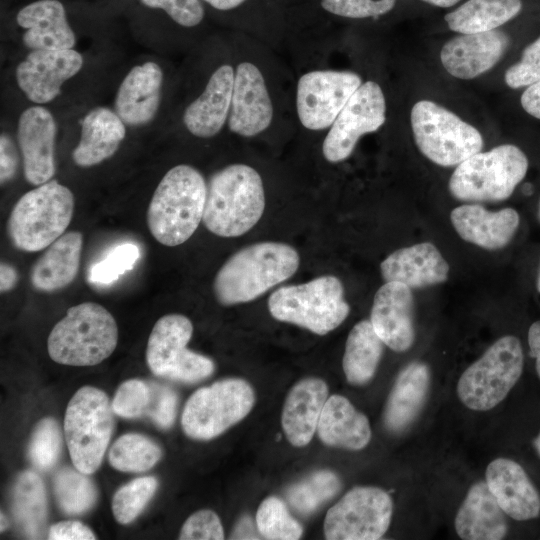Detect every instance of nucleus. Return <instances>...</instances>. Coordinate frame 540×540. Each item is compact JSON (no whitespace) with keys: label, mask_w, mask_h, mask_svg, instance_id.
Masks as SVG:
<instances>
[{"label":"nucleus","mask_w":540,"mask_h":540,"mask_svg":"<svg viewBox=\"0 0 540 540\" xmlns=\"http://www.w3.org/2000/svg\"><path fill=\"white\" fill-rule=\"evenodd\" d=\"M0 522H1V526H0L1 529L0 530H1V532H3L8 526V521H7V519H6V517H5V515L3 513H1V521Z\"/></svg>","instance_id":"58"},{"label":"nucleus","mask_w":540,"mask_h":540,"mask_svg":"<svg viewBox=\"0 0 540 540\" xmlns=\"http://www.w3.org/2000/svg\"><path fill=\"white\" fill-rule=\"evenodd\" d=\"M341 489L339 477L330 470H318L293 484L286 493L291 507L302 515L315 512Z\"/></svg>","instance_id":"36"},{"label":"nucleus","mask_w":540,"mask_h":540,"mask_svg":"<svg viewBox=\"0 0 540 540\" xmlns=\"http://www.w3.org/2000/svg\"><path fill=\"white\" fill-rule=\"evenodd\" d=\"M234 78L235 68L229 63L211 73L203 91L183 112V125L191 135L209 139L221 132L229 118Z\"/></svg>","instance_id":"20"},{"label":"nucleus","mask_w":540,"mask_h":540,"mask_svg":"<svg viewBox=\"0 0 540 540\" xmlns=\"http://www.w3.org/2000/svg\"><path fill=\"white\" fill-rule=\"evenodd\" d=\"M538 218L540 220V201H539V206H538Z\"/></svg>","instance_id":"61"},{"label":"nucleus","mask_w":540,"mask_h":540,"mask_svg":"<svg viewBox=\"0 0 540 540\" xmlns=\"http://www.w3.org/2000/svg\"><path fill=\"white\" fill-rule=\"evenodd\" d=\"M520 101L527 113L540 119V81L528 86L523 92Z\"/></svg>","instance_id":"52"},{"label":"nucleus","mask_w":540,"mask_h":540,"mask_svg":"<svg viewBox=\"0 0 540 540\" xmlns=\"http://www.w3.org/2000/svg\"><path fill=\"white\" fill-rule=\"evenodd\" d=\"M264 209L265 190L259 172L250 165L234 163L209 178L202 222L217 236L238 237L257 224Z\"/></svg>","instance_id":"3"},{"label":"nucleus","mask_w":540,"mask_h":540,"mask_svg":"<svg viewBox=\"0 0 540 540\" xmlns=\"http://www.w3.org/2000/svg\"><path fill=\"white\" fill-rule=\"evenodd\" d=\"M528 344L531 355L535 358V367L540 378V320L530 326L528 330Z\"/></svg>","instance_id":"53"},{"label":"nucleus","mask_w":540,"mask_h":540,"mask_svg":"<svg viewBox=\"0 0 540 540\" xmlns=\"http://www.w3.org/2000/svg\"><path fill=\"white\" fill-rule=\"evenodd\" d=\"M150 8L162 9L178 25L195 27L204 18V8L200 0H141Z\"/></svg>","instance_id":"47"},{"label":"nucleus","mask_w":540,"mask_h":540,"mask_svg":"<svg viewBox=\"0 0 540 540\" xmlns=\"http://www.w3.org/2000/svg\"><path fill=\"white\" fill-rule=\"evenodd\" d=\"M429 367L420 361H413L398 374L388 395L383 422L391 433L405 431L420 414L430 388Z\"/></svg>","instance_id":"28"},{"label":"nucleus","mask_w":540,"mask_h":540,"mask_svg":"<svg viewBox=\"0 0 540 540\" xmlns=\"http://www.w3.org/2000/svg\"><path fill=\"white\" fill-rule=\"evenodd\" d=\"M160 447L151 439L137 433L119 437L108 454L110 464L123 472H144L151 469L161 458Z\"/></svg>","instance_id":"37"},{"label":"nucleus","mask_w":540,"mask_h":540,"mask_svg":"<svg viewBox=\"0 0 540 540\" xmlns=\"http://www.w3.org/2000/svg\"><path fill=\"white\" fill-rule=\"evenodd\" d=\"M534 447H535L537 453L540 455V432L537 435V437L534 439Z\"/></svg>","instance_id":"59"},{"label":"nucleus","mask_w":540,"mask_h":540,"mask_svg":"<svg viewBox=\"0 0 540 540\" xmlns=\"http://www.w3.org/2000/svg\"><path fill=\"white\" fill-rule=\"evenodd\" d=\"M316 431L324 444L354 451L365 448L372 434L367 416L337 394L327 398Z\"/></svg>","instance_id":"30"},{"label":"nucleus","mask_w":540,"mask_h":540,"mask_svg":"<svg viewBox=\"0 0 540 540\" xmlns=\"http://www.w3.org/2000/svg\"><path fill=\"white\" fill-rule=\"evenodd\" d=\"M126 137V124L115 110L98 106L80 121V138L72 152L74 163L83 168L112 157Z\"/></svg>","instance_id":"27"},{"label":"nucleus","mask_w":540,"mask_h":540,"mask_svg":"<svg viewBox=\"0 0 540 540\" xmlns=\"http://www.w3.org/2000/svg\"><path fill=\"white\" fill-rule=\"evenodd\" d=\"M140 256L139 248L132 243L114 247L107 256L90 269L89 279L96 284L108 285L120 275L131 270Z\"/></svg>","instance_id":"42"},{"label":"nucleus","mask_w":540,"mask_h":540,"mask_svg":"<svg viewBox=\"0 0 540 540\" xmlns=\"http://www.w3.org/2000/svg\"><path fill=\"white\" fill-rule=\"evenodd\" d=\"M0 155L1 184H4L14 176L18 166L16 149L11 140L4 134H1Z\"/></svg>","instance_id":"51"},{"label":"nucleus","mask_w":540,"mask_h":540,"mask_svg":"<svg viewBox=\"0 0 540 540\" xmlns=\"http://www.w3.org/2000/svg\"><path fill=\"white\" fill-rule=\"evenodd\" d=\"M179 539L207 540L224 539V530L217 514L211 510L193 513L183 524Z\"/></svg>","instance_id":"48"},{"label":"nucleus","mask_w":540,"mask_h":540,"mask_svg":"<svg viewBox=\"0 0 540 540\" xmlns=\"http://www.w3.org/2000/svg\"><path fill=\"white\" fill-rule=\"evenodd\" d=\"M422 1L432 4L434 6L446 8V7H451L455 5L460 0H422Z\"/></svg>","instance_id":"57"},{"label":"nucleus","mask_w":540,"mask_h":540,"mask_svg":"<svg viewBox=\"0 0 540 540\" xmlns=\"http://www.w3.org/2000/svg\"><path fill=\"white\" fill-rule=\"evenodd\" d=\"M385 282H399L411 289L440 284L448 279L449 266L429 242L400 248L380 264Z\"/></svg>","instance_id":"24"},{"label":"nucleus","mask_w":540,"mask_h":540,"mask_svg":"<svg viewBox=\"0 0 540 540\" xmlns=\"http://www.w3.org/2000/svg\"><path fill=\"white\" fill-rule=\"evenodd\" d=\"M50 540H94V532L80 521H61L49 528Z\"/></svg>","instance_id":"50"},{"label":"nucleus","mask_w":540,"mask_h":540,"mask_svg":"<svg viewBox=\"0 0 540 540\" xmlns=\"http://www.w3.org/2000/svg\"><path fill=\"white\" fill-rule=\"evenodd\" d=\"M74 204L72 191L57 180L26 192L14 205L7 222L12 244L26 252L47 248L68 228Z\"/></svg>","instance_id":"5"},{"label":"nucleus","mask_w":540,"mask_h":540,"mask_svg":"<svg viewBox=\"0 0 540 540\" xmlns=\"http://www.w3.org/2000/svg\"><path fill=\"white\" fill-rule=\"evenodd\" d=\"M273 118L274 106L264 74L251 61L239 62L235 67L229 130L240 137H256L270 127Z\"/></svg>","instance_id":"15"},{"label":"nucleus","mask_w":540,"mask_h":540,"mask_svg":"<svg viewBox=\"0 0 540 540\" xmlns=\"http://www.w3.org/2000/svg\"><path fill=\"white\" fill-rule=\"evenodd\" d=\"M370 322L385 345L396 352L407 351L415 339L411 288L399 282H385L375 293Z\"/></svg>","instance_id":"18"},{"label":"nucleus","mask_w":540,"mask_h":540,"mask_svg":"<svg viewBox=\"0 0 540 540\" xmlns=\"http://www.w3.org/2000/svg\"><path fill=\"white\" fill-rule=\"evenodd\" d=\"M256 530L258 528H254V524L250 517H244L242 518L238 524L236 525L233 533H232V539H257V533Z\"/></svg>","instance_id":"55"},{"label":"nucleus","mask_w":540,"mask_h":540,"mask_svg":"<svg viewBox=\"0 0 540 540\" xmlns=\"http://www.w3.org/2000/svg\"><path fill=\"white\" fill-rule=\"evenodd\" d=\"M151 399L146 414L161 428L168 429L174 423L177 409V395L169 387L149 384Z\"/></svg>","instance_id":"49"},{"label":"nucleus","mask_w":540,"mask_h":540,"mask_svg":"<svg viewBox=\"0 0 540 540\" xmlns=\"http://www.w3.org/2000/svg\"><path fill=\"white\" fill-rule=\"evenodd\" d=\"M504 79L513 89L540 81V37L523 50L521 60L508 68Z\"/></svg>","instance_id":"45"},{"label":"nucleus","mask_w":540,"mask_h":540,"mask_svg":"<svg viewBox=\"0 0 540 540\" xmlns=\"http://www.w3.org/2000/svg\"><path fill=\"white\" fill-rule=\"evenodd\" d=\"M62 450V436L57 422L50 417L40 420L31 436L28 456L39 470L53 467Z\"/></svg>","instance_id":"41"},{"label":"nucleus","mask_w":540,"mask_h":540,"mask_svg":"<svg viewBox=\"0 0 540 540\" xmlns=\"http://www.w3.org/2000/svg\"><path fill=\"white\" fill-rule=\"evenodd\" d=\"M151 399L149 384L131 379L122 383L112 401V408L118 416L136 418L146 414Z\"/></svg>","instance_id":"43"},{"label":"nucleus","mask_w":540,"mask_h":540,"mask_svg":"<svg viewBox=\"0 0 540 540\" xmlns=\"http://www.w3.org/2000/svg\"><path fill=\"white\" fill-rule=\"evenodd\" d=\"M114 410L104 391L84 386L70 399L64 433L74 467L94 473L103 460L114 429Z\"/></svg>","instance_id":"8"},{"label":"nucleus","mask_w":540,"mask_h":540,"mask_svg":"<svg viewBox=\"0 0 540 540\" xmlns=\"http://www.w3.org/2000/svg\"><path fill=\"white\" fill-rule=\"evenodd\" d=\"M395 3L396 0H321L325 11L351 19L384 15L393 9Z\"/></svg>","instance_id":"44"},{"label":"nucleus","mask_w":540,"mask_h":540,"mask_svg":"<svg viewBox=\"0 0 540 540\" xmlns=\"http://www.w3.org/2000/svg\"><path fill=\"white\" fill-rule=\"evenodd\" d=\"M454 526L458 536L465 540H500L506 536V514L486 481H477L469 488L455 516Z\"/></svg>","instance_id":"29"},{"label":"nucleus","mask_w":540,"mask_h":540,"mask_svg":"<svg viewBox=\"0 0 540 540\" xmlns=\"http://www.w3.org/2000/svg\"><path fill=\"white\" fill-rule=\"evenodd\" d=\"M327 398V384L315 377L302 379L290 389L283 405L281 423L293 446L304 447L311 441Z\"/></svg>","instance_id":"26"},{"label":"nucleus","mask_w":540,"mask_h":540,"mask_svg":"<svg viewBox=\"0 0 540 540\" xmlns=\"http://www.w3.org/2000/svg\"><path fill=\"white\" fill-rule=\"evenodd\" d=\"M386 121V100L381 86L363 82L329 127L322 154L326 161L339 163L353 153L358 140L377 131Z\"/></svg>","instance_id":"14"},{"label":"nucleus","mask_w":540,"mask_h":540,"mask_svg":"<svg viewBox=\"0 0 540 540\" xmlns=\"http://www.w3.org/2000/svg\"><path fill=\"white\" fill-rule=\"evenodd\" d=\"M256 526L265 539L297 540L303 534V528L295 520L286 504L278 497L264 499L256 512Z\"/></svg>","instance_id":"39"},{"label":"nucleus","mask_w":540,"mask_h":540,"mask_svg":"<svg viewBox=\"0 0 540 540\" xmlns=\"http://www.w3.org/2000/svg\"><path fill=\"white\" fill-rule=\"evenodd\" d=\"M83 56L75 49L33 50L15 72L16 82L26 98L36 105L52 102L63 84L83 67Z\"/></svg>","instance_id":"16"},{"label":"nucleus","mask_w":540,"mask_h":540,"mask_svg":"<svg viewBox=\"0 0 540 540\" xmlns=\"http://www.w3.org/2000/svg\"><path fill=\"white\" fill-rule=\"evenodd\" d=\"M450 220L463 240L487 250L504 248L520 223L519 214L513 208L489 211L479 204L454 208Z\"/></svg>","instance_id":"23"},{"label":"nucleus","mask_w":540,"mask_h":540,"mask_svg":"<svg viewBox=\"0 0 540 540\" xmlns=\"http://www.w3.org/2000/svg\"><path fill=\"white\" fill-rule=\"evenodd\" d=\"M384 345L370 320H362L354 325L348 334L342 359L343 371L350 384L364 385L373 378Z\"/></svg>","instance_id":"33"},{"label":"nucleus","mask_w":540,"mask_h":540,"mask_svg":"<svg viewBox=\"0 0 540 540\" xmlns=\"http://www.w3.org/2000/svg\"><path fill=\"white\" fill-rule=\"evenodd\" d=\"M193 333L189 318L181 314H168L154 325L147 342L146 362L151 372L165 377L187 348Z\"/></svg>","instance_id":"32"},{"label":"nucleus","mask_w":540,"mask_h":540,"mask_svg":"<svg viewBox=\"0 0 540 540\" xmlns=\"http://www.w3.org/2000/svg\"><path fill=\"white\" fill-rule=\"evenodd\" d=\"M502 31L462 34L450 39L440 52L446 71L459 79H472L490 70L509 46Z\"/></svg>","instance_id":"21"},{"label":"nucleus","mask_w":540,"mask_h":540,"mask_svg":"<svg viewBox=\"0 0 540 540\" xmlns=\"http://www.w3.org/2000/svg\"><path fill=\"white\" fill-rule=\"evenodd\" d=\"M393 502L381 488L357 486L327 512L324 535L329 540H377L387 532Z\"/></svg>","instance_id":"12"},{"label":"nucleus","mask_w":540,"mask_h":540,"mask_svg":"<svg viewBox=\"0 0 540 540\" xmlns=\"http://www.w3.org/2000/svg\"><path fill=\"white\" fill-rule=\"evenodd\" d=\"M18 281L16 269L8 263L2 262L0 265V290L8 292L12 290Z\"/></svg>","instance_id":"54"},{"label":"nucleus","mask_w":540,"mask_h":540,"mask_svg":"<svg viewBox=\"0 0 540 540\" xmlns=\"http://www.w3.org/2000/svg\"><path fill=\"white\" fill-rule=\"evenodd\" d=\"M254 402V390L247 381L240 378L217 381L189 397L182 413V428L193 439L215 438L245 418Z\"/></svg>","instance_id":"11"},{"label":"nucleus","mask_w":540,"mask_h":540,"mask_svg":"<svg viewBox=\"0 0 540 540\" xmlns=\"http://www.w3.org/2000/svg\"><path fill=\"white\" fill-rule=\"evenodd\" d=\"M217 10L226 11L234 9L244 3L246 0H204Z\"/></svg>","instance_id":"56"},{"label":"nucleus","mask_w":540,"mask_h":540,"mask_svg":"<svg viewBox=\"0 0 540 540\" xmlns=\"http://www.w3.org/2000/svg\"><path fill=\"white\" fill-rule=\"evenodd\" d=\"M349 70L316 69L303 73L296 84V113L309 131L328 130L350 97L362 84Z\"/></svg>","instance_id":"13"},{"label":"nucleus","mask_w":540,"mask_h":540,"mask_svg":"<svg viewBox=\"0 0 540 540\" xmlns=\"http://www.w3.org/2000/svg\"><path fill=\"white\" fill-rule=\"evenodd\" d=\"M527 170L528 159L519 147L500 145L457 165L449 180V191L465 202L503 201L512 195Z\"/></svg>","instance_id":"7"},{"label":"nucleus","mask_w":540,"mask_h":540,"mask_svg":"<svg viewBox=\"0 0 540 540\" xmlns=\"http://www.w3.org/2000/svg\"><path fill=\"white\" fill-rule=\"evenodd\" d=\"M410 118L418 149L437 165H459L483 147V138L475 127L435 102H417Z\"/></svg>","instance_id":"10"},{"label":"nucleus","mask_w":540,"mask_h":540,"mask_svg":"<svg viewBox=\"0 0 540 540\" xmlns=\"http://www.w3.org/2000/svg\"><path fill=\"white\" fill-rule=\"evenodd\" d=\"M522 9L521 0H468L445 15L452 31L461 34L481 33L503 25Z\"/></svg>","instance_id":"34"},{"label":"nucleus","mask_w":540,"mask_h":540,"mask_svg":"<svg viewBox=\"0 0 540 540\" xmlns=\"http://www.w3.org/2000/svg\"><path fill=\"white\" fill-rule=\"evenodd\" d=\"M299 264V254L289 244L264 241L246 246L218 270L214 295L224 306L250 302L289 279Z\"/></svg>","instance_id":"1"},{"label":"nucleus","mask_w":540,"mask_h":540,"mask_svg":"<svg viewBox=\"0 0 540 540\" xmlns=\"http://www.w3.org/2000/svg\"><path fill=\"white\" fill-rule=\"evenodd\" d=\"M16 21L24 29L22 41L31 51L73 49L76 44L64 6L58 0L32 2L18 12Z\"/></svg>","instance_id":"25"},{"label":"nucleus","mask_w":540,"mask_h":540,"mask_svg":"<svg viewBox=\"0 0 540 540\" xmlns=\"http://www.w3.org/2000/svg\"><path fill=\"white\" fill-rule=\"evenodd\" d=\"M83 246L82 233H64L48 246L30 272L33 287L42 292H54L68 286L76 277Z\"/></svg>","instance_id":"31"},{"label":"nucleus","mask_w":540,"mask_h":540,"mask_svg":"<svg viewBox=\"0 0 540 540\" xmlns=\"http://www.w3.org/2000/svg\"><path fill=\"white\" fill-rule=\"evenodd\" d=\"M207 182L188 164L169 169L157 185L147 209V226L162 245L186 242L203 219Z\"/></svg>","instance_id":"2"},{"label":"nucleus","mask_w":540,"mask_h":540,"mask_svg":"<svg viewBox=\"0 0 540 540\" xmlns=\"http://www.w3.org/2000/svg\"><path fill=\"white\" fill-rule=\"evenodd\" d=\"M486 484L509 517L525 521L540 514V494L523 467L508 458L491 461L485 472Z\"/></svg>","instance_id":"22"},{"label":"nucleus","mask_w":540,"mask_h":540,"mask_svg":"<svg viewBox=\"0 0 540 540\" xmlns=\"http://www.w3.org/2000/svg\"><path fill=\"white\" fill-rule=\"evenodd\" d=\"M213 361L186 348L176 360L166 378L185 383H194L210 376L214 371Z\"/></svg>","instance_id":"46"},{"label":"nucleus","mask_w":540,"mask_h":540,"mask_svg":"<svg viewBox=\"0 0 540 540\" xmlns=\"http://www.w3.org/2000/svg\"><path fill=\"white\" fill-rule=\"evenodd\" d=\"M12 511L29 538H39L47 515V501L40 477L32 471L21 473L13 488Z\"/></svg>","instance_id":"35"},{"label":"nucleus","mask_w":540,"mask_h":540,"mask_svg":"<svg viewBox=\"0 0 540 540\" xmlns=\"http://www.w3.org/2000/svg\"><path fill=\"white\" fill-rule=\"evenodd\" d=\"M163 84V70L155 61L142 62L128 71L114 100V110L126 126H145L155 118Z\"/></svg>","instance_id":"19"},{"label":"nucleus","mask_w":540,"mask_h":540,"mask_svg":"<svg viewBox=\"0 0 540 540\" xmlns=\"http://www.w3.org/2000/svg\"><path fill=\"white\" fill-rule=\"evenodd\" d=\"M153 476L136 478L119 488L112 500L115 519L121 524L132 522L144 509L157 490Z\"/></svg>","instance_id":"40"},{"label":"nucleus","mask_w":540,"mask_h":540,"mask_svg":"<svg viewBox=\"0 0 540 540\" xmlns=\"http://www.w3.org/2000/svg\"><path fill=\"white\" fill-rule=\"evenodd\" d=\"M523 364L519 339L512 335L499 338L460 376L456 388L460 401L471 410H491L517 383Z\"/></svg>","instance_id":"9"},{"label":"nucleus","mask_w":540,"mask_h":540,"mask_svg":"<svg viewBox=\"0 0 540 540\" xmlns=\"http://www.w3.org/2000/svg\"><path fill=\"white\" fill-rule=\"evenodd\" d=\"M57 124L53 114L41 105L25 109L17 123V141L25 179L39 186L55 174Z\"/></svg>","instance_id":"17"},{"label":"nucleus","mask_w":540,"mask_h":540,"mask_svg":"<svg viewBox=\"0 0 540 540\" xmlns=\"http://www.w3.org/2000/svg\"><path fill=\"white\" fill-rule=\"evenodd\" d=\"M268 309L276 320L318 335L337 328L350 312L342 282L333 275L278 288L268 299Z\"/></svg>","instance_id":"6"},{"label":"nucleus","mask_w":540,"mask_h":540,"mask_svg":"<svg viewBox=\"0 0 540 540\" xmlns=\"http://www.w3.org/2000/svg\"><path fill=\"white\" fill-rule=\"evenodd\" d=\"M537 290L538 292H540V270H539L538 279H537Z\"/></svg>","instance_id":"60"},{"label":"nucleus","mask_w":540,"mask_h":540,"mask_svg":"<svg viewBox=\"0 0 540 540\" xmlns=\"http://www.w3.org/2000/svg\"><path fill=\"white\" fill-rule=\"evenodd\" d=\"M79 470L64 467L54 477V493L61 510L67 514L88 511L97 499L93 482Z\"/></svg>","instance_id":"38"},{"label":"nucleus","mask_w":540,"mask_h":540,"mask_svg":"<svg viewBox=\"0 0 540 540\" xmlns=\"http://www.w3.org/2000/svg\"><path fill=\"white\" fill-rule=\"evenodd\" d=\"M117 324L102 305L84 302L67 310L53 327L47 349L50 358L63 365L94 366L116 348Z\"/></svg>","instance_id":"4"}]
</instances>
